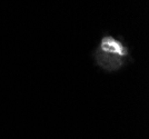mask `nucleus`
<instances>
[{"label":"nucleus","mask_w":149,"mask_h":139,"mask_svg":"<svg viewBox=\"0 0 149 139\" xmlns=\"http://www.w3.org/2000/svg\"><path fill=\"white\" fill-rule=\"evenodd\" d=\"M100 49L105 54L118 56V57H124L127 55V49L124 44L118 40H116L115 38L109 37V36H107L101 40Z\"/></svg>","instance_id":"obj_1"}]
</instances>
